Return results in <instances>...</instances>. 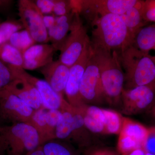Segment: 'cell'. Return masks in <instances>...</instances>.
<instances>
[{
	"mask_svg": "<svg viewBox=\"0 0 155 155\" xmlns=\"http://www.w3.org/2000/svg\"><path fill=\"white\" fill-rule=\"evenodd\" d=\"M91 25L93 49L119 52L132 44L134 35L119 15L108 14L98 17Z\"/></svg>",
	"mask_w": 155,
	"mask_h": 155,
	"instance_id": "1",
	"label": "cell"
},
{
	"mask_svg": "<svg viewBox=\"0 0 155 155\" xmlns=\"http://www.w3.org/2000/svg\"><path fill=\"white\" fill-rule=\"evenodd\" d=\"M117 54L125 75L124 89L152 86L155 81V63L149 56L132 44Z\"/></svg>",
	"mask_w": 155,
	"mask_h": 155,
	"instance_id": "2",
	"label": "cell"
},
{
	"mask_svg": "<svg viewBox=\"0 0 155 155\" xmlns=\"http://www.w3.org/2000/svg\"><path fill=\"white\" fill-rule=\"evenodd\" d=\"M93 51L99 68L106 101L112 104H116L121 102L125 84V75L117 52L94 49Z\"/></svg>",
	"mask_w": 155,
	"mask_h": 155,
	"instance_id": "3",
	"label": "cell"
},
{
	"mask_svg": "<svg viewBox=\"0 0 155 155\" xmlns=\"http://www.w3.org/2000/svg\"><path fill=\"white\" fill-rule=\"evenodd\" d=\"M40 146L38 133L30 124L0 126V150L5 155H26Z\"/></svg>",
	"mask_w": 155,
	"mask_h": 155,
	"instance_id": "4",
	"label": "cell"
},
{
	"mask_svg": "<svg viewBox=\"0 0 155 155\" xmlns=\"http://www.w3.org/2000/svg\"><path fill=\"white\" fill-rule=\"evenodd\" d=\"M137 0H79L78 14L91 24L97 18L108 14L121 15L135 6Z\"/></svg>",
	"mask_w": 155,
	"mask_h": 155,
	"instance_id": "5",
	"label": "cell"
},
{
	"mask_svg": "<svg viewBox=\"0 0 155 155\" xmlns=\"http://www.w3.org/2000/svg\"><path fill=\"white\" fill-rule=\"evenodd\" d=\"M79 15L78 13L76 14L70 32L60 51L58 59L69 68L80 58L89 38Z\"/></svg>",
	"mask_w": 155,
	"mask_h": 155,
	"instance_id": "6",
	"label": "cell"
},
{
	"mask_svg": "<svg viewBox=\"0 0 155 155\" xmlns=\"http://www.w3.org/2000/svg\"><path fill=\"white\" fill-rule=\"evenodd\" d=\"M79 91L81 100L85 104L94 106L106 101L99 68L94 53L82 76Z\"/></svg>",
	"mask_w": 155,
	"mask_h": 155,
	"instance_id": "7",
	"label": "cell"
},
{
	"mask_svg": "<svg viewBox=\"0 0 155 155\" xmlns=\"http://www.w3.org/2000/svg\"><path fill=\"white\" fill-rule=\"evenodd\" d=\"M18 7L20 21L24 29L30 34L37 43L47 44L49 39L43 21V15L34 1L19 0Z\"/></svg>",
	"mask_w": 155,
	"mask_h": 155,
	"instance_id": "8",
	"label": "cell"
},
{
	"mask_svg": "<svg viewBox=\"0 0 155 155\" xmlns=\"http://www.w3.org/2000/svg\"><path fill=\"white\" fill-rule=\"evenodd\" d=\"M93 54L90 38L86 42L81 56L70 67L69 79L65 89L67 101L72 107H79L85 104L81 100L79 91L81 81L90 59Z\"/></svg>",
	"mask_w": 155,
	"mask_h": 155,
	"instance_id": "9",
	"label": "cell"
},
{
	"mask_svg": "<svg viewBox=\"0 0 155 155\" xmlns=\"http://www.w3.org/2000/svg\"><path fill=\"white\" fill-rule=\"evenodd\" d=\"M35 110L6 89L0 91V115L3 119L30 124Z\"/></svg>",
	"mask_w": 155,
	"mask_h": 155,
	"instance_id": "10",
	"label": "cell"
},
{
	"mask_svg": "<svg viewBox=\"0 0 155 155\" xmlns=\"http://www.w3.org/2000/svg\"><path fill=\"white\" fill-rule=\"evenodd\" d=\"M15 79L26 81L35 87L41 97L44 108L47 110H60L64 97L56 92L45 80L39 79L22 68H10Z\"/></svg>",
	"mask_w": 155,
	"mask_h": 155,
	"instance_id": "11",
	"label": "cell"
},
{
	"mask_svg": "<svg viewBox=\"0 0 155 155\" xmlns=\"http://www.w3.org/2000/svg\"><path fill=\"white\" fill-rule=\"evenodd\" d=\"M152 86H140L130 89H123L121 94L122 112L132 115L145 109L154 99Z\"/></svg>",
	"mask_w": 155,
	"mask_h": 155,
	"instance_id": "12",
	"label": "cell"
},
{
	"mask_svg": "<svg viewBox=\"0 0 155 155\" xmlns=\"http://www.w3.org/2000/svg\"><path fill=\"white\" fill-rule=\"evenodd\" d=\"M69 67L59 60L52 61L41 68L46 81L58 94L64 97L69 74Z\"/></svg>",
	"mask_w": 155,
	"mask_h": 155,
	"instance_id": "13",
	"label": "cell"
},
{
	"mask_svg": "<svg viewBox=\"0 0 155 155\" xmlns=\"http://www.w3.org/2000/svg\"><path fill=\"white\" fill-rule=\"evenodd\" d=\"M56 50L51 45L38 44L31 47L23 54V69L34 70L42 68L53 61Z\"/></svg>",
	"mask_w": 155,
	"mask_h": 155,
	"instance_id": "14",
	"label": "cell"
},
{
	"mask_svg": "<svg viewBox=\"0 0 155 155\" xmlns=\"http://www.w3.org/2000/svg\"><path fill=\"white\" fill-rule=\"evenodd\" d=\"M5 88L22 100L34 110L44 108L38 91L35 87L26 81L16 78Z\"/></svg>",
	"mask_w": 155,
	"mask_h": 155,
	"instance_id": "15",
	"label": "cell"
},
{
	"mask_svg": "<svg viewBox=\"0 0 155 155\" xmlns=\"http://www.w3.org/2000/svg\"><path fill=\"white\" fill-rule=\"evenodd\" d=\"M77 13L72 11L64 16L56 17V23L48 30L49 41L56 51H61L70 32Z\"/></svg>",
	"mask_w": 155,
	"mask_h": 155,
	"instance_id": "16",
	"label": "cell"
},
{
	"mask_svg": "<svg viewBox=\"0 0 155 155\" xmlns=\"http://www.w3.org/2000/svg\"><path fill=\"white\" fill-rule=\"evenodd\" d=\"M73 122L70 140L79 148H87L91 147L92 138L89 130L84 125L83 116L77 108H72Z\"/></svg>",
	"mask_w": 155,
	"mask_h": 155,
	"instance_id": "17",
	"label": "cell"
},
{
	"mask_svg": "<svg viewBox=\"0 0 155 155\" xmlns=\"http://www.w3.org/2000/svg\"><path fill=\"white\" fill-rule=\"evenodd\" d=\"M132 45L149 56L155 63V23L140 28L134 35Z\"/></svg>",
	"mask_w": 155,
	"mask_h": 155,
	"instance_id": "18",
	"label": "cell"
},
{
	"mask_svg": "<svg viewBox=\"0 0 155 155\" xmlns=\"http://www.w3.org/2000/svg\"><path fill=\"white\" fill-rule=\"evenodd\" d=\"M72 106L63 98L60 110L62 115L56 127V139L67 142L72 132L73 116Z\"/></svg>",
	"mask_w": 155,
	"mask_h": 155,
	"instance_id": "19",
	"label": "cell"
},
{
	"mask_svg": "<svg viewBox=\"0 0 155 155\" xmlns=\"http://www.w3.org/2000/svg\"><path fill=\"white\" fill-rule=\"evenodd\" d=\"M148 131L140 124L128 118L123 117L122 129L119 134L126 136L135 140L141 145L143 149Z\"/></svg>",
	"mask_w": 155,
	"mask_h": 155,
	"instance_id": "20",
	"label": "cell"
},
{
	"mask_svg": "<svg viewBox=\"0 0 155 155\" xmlns=\"http://www.w3.org/2000/svg\"><path fill=\"white\" fill-rule=\"evenodd\" d=\"M143 2L138 1L135 6L125 14L119 15L127 28L134 35L140 28L145 25L142 14Z\"/></svg>",
	"mask_w": 155,
	"mask_h": 155,
	"instance_id": "21",
	"label": "cell"
},
{
	"mask_svg": "<svg viewBox=\"0 0 155 155\" xmlns=\"http://www.w3.org/2000/svg\"><path fill=\"white\" fill-rule=\"evenodd\" d=\"M0 60L8 68L23 67V54L8 42L0 45Z\"/></svg>",
	"mask_w": 155,
	"mask_h": 155,
	"instance_id": "22",
	"label": "cell"
},
{
	"mask_svg": "<svg viewBox=\"0 0 155 155\" xmlns=\"http://www.w3.org/2000/svg\"><path fill=\"white\" fill-rule=\"evenodd\" d=\"M45 155H80L69 142L58 139H54L42 145Z\"/></svg>",
	"mask_w": 155,
	"mask_h": 155,
	"instance_id": "23",
	"label": "cell"
},
{
	"mask_svg": "<svg viewBox=\"0 0 155 155\" xmlns=\"http://www.w3.org/2000/svg\"><path fill=\"white\" fill-rule=\"evenodd\" d=\"M46 111L47 109L45 108L35 110L30 122V124L35 128L38 133L41 145L51 140L49 134L46 120Z\"/></svg>",
	"mask_w": 155,
	"mask_h": 155,
	"instance_id": "24",
	"label": "cell"
},
{
	"mask_svg": "<svg viewBox=\"0 0 155 155\" xmlns=\"http://www.w3.org/2000/svg\"><path fill=\"white\" fill-rule=\"evenodd\" d=\"M7 42L19 50L22 54L31 47L37 43L30 34L25 29L13 34Z\"/></svg>",
	"mask_w": 155,
	"mask_h": 155,
	"instance_id": "25",
	"label": "cell"
},
{
	"mask_svg": "<svg viewBox=\"0 0 155 155\" xmlns=\"http://www.w3.org/2000/svg\"><path fill=\"white\" fill-rule=\"evenodd\" d=\"M103 110L105 119V126L107 134H119L122 129L123 117L113 110Z\"/></svg>",
	"mask_w": 155,
	"mask_h": 155,
	"instance_id": "26",
	"label": "cell"
},
{
	"mask_svg": "<svg viewBox=\"0 0 155 155\" xmlns=\"http://www.w3.org/2000/svg\"><path fill=\"white\" fill-rule=\"evenodd\" d=\"M24 29L20 21L10 20L0 23V41L2 45L8 41L13 34Z\"/></svg>",
	"mask_w": 155,
	"mask_h": 155,
	"instance_id": "27",
	"label": "cell"
},
{
	"mask_svg": "<svg viewBox=\"0 0 155 155\" xmlns=\"http://www.w3.org/2000/svg\"><path fill=\"white\" fill-rule=\"evenodd\" d=\"M62 113L60 110H47L46 120L51 140L56 139V130Z\"/></svg>",
	"mask_w": 155,
	"mask_h": 155,
	"instance_id": "28",
	"label": "cell"
},
{
	"mask_svg": "<svg viewBox=\"0 0 155 155\" xmlns=\"http://www.w3.org/2000/svg\"><path fill=\"white\" fill-rule=\"evenodd\" d=\"M83 116L84 125L90 132L96 134H107L105 126L103 123L98 122L91 116L84 114L78 108Z\"/></svg>",
	"mask_w": 155,
	"mask_h": 155,
	"instance_id": "29",
	"label": "cell"
},
{
	"mask_svg": "<svg viewBox=\"0 0 155 155\" xmlns=\"http://www.w3.org/2000/svg\"><path fill=\"white\" fill-rule=\"evenodd\" d=\"M72 1L56 0L53 9V15L58 17L69 14L73 11Z\"/></svg>",
	"mask_w": 155,
	"mask_h": 155,
	"instance_id": "30",
	"label": "cell"
},
{
	"mask_svg": "<svg viewBox=\"0 0 155 155\" xmlns=\"http://www.w3.org/2000/svg\"><path fill=\"white\" fill-rule=\"evenodd\" d=\"M142 14L145 22L155 23V0L143 1Z\"/></svg>",
	"mask_w": 155,
	"mask_h": 155,
	"instance_id": "31",
	"label": "cell"
},
{
	"mask_svg": "<svg viewBox=\"0 0 155 155\" xmlns=\"http://www.w3.org/2000/svg\"><path fill=\"white\" fill-rule=\"evenodd\" d=\"M15 79L8 67L0 60V91Z\"/></svg>",
	"mask_w": 155,
	"mask_h": 155,
	"instance_id": "32",
	"label": "cell"
},
{
	"mask_svg": "<svg viewBox=\"0 0 155 155\" xmlns=\"http://www.w3.org/2000/svg\"><path fill=\"white\" fill-rule=\"evenodd\" d=\"M56 0H36L34 1L41 13L43 15L53 14Z\"/></svg>",
	"mask_w": 155,
	"mask_h": 155,
	"instance_id": "33",
	"label": "cell"
},
{
	"mask_svg": "<svg viewBox=\"0 0 155 155\" xmlns=\"http://www.w3.org/2000/svg\"><path fill=\"white\" fill-rule=\"evenodd\" d=\"M84 155H121L118 151L108 148L93 147L84 149Z\"/></svg>",
	"mask_w": 155,
	"mask_h": 155,
	"instance_id": "34",
	"label": "cell"
},
{
	"mask_svg": "<svg viewBox=\"0 0 155 155\" xmlns=\"http://www.w3.org/2000/svg\"><path fill=\"white\" fill-rule=\"evenodd\" d=\"M143 149L146 153L155 155V129L148 131Z\"/></svg>",
	"mask_w": 155,
	"mask_h": 155,
	"instance_id": "35",
	"label": "cell"
},
{
	"mask_svg": "<svg viewBox=\"0 0 155 155\" xmlns=\"http://www.w3.org/2000/svg\"><path fill=\"white\" fill-rule=\"evenodd\" d=\"M43 21L47 30L52 28L56 23V17L53 14L43 15Z\"/></svg>",
	"mask_w": 155,
	"mask_h": 155,
	"instance_id": "36",
	"label": "cell"
},
{
	"mask_svg": "<svg viewBox=\"0 0 155 155\" xmlns=\"http://www.w3.org/2000/svg\"><path fill=\"white\" fill-rule=\"evenodd\" d=\"M26 155H45L42 145L38 147L35 149L28 153Z\"/></svg>",
	"mask_w": 155,
	"mask_h": 155,
	"instance_id": "37",
	"label": "cell"
},
{
	"mask_svg": "<svg viewBox=\"0 0 155 155\" xmlns=\"http://www.w3.org/2000/svg\"><path fill=\"white\" fill-rule=\"evenodd\" d=\"M121 155H146V153L142 149H138Z\"/></svg>",
	"mask_w": 155,
	"mask_h": 155,
	"instance_id": "38",
	"label": "cell"
},
{
	"mask_svg": "<svg viewBox=\"0 0 155 155\" xmlns=\"http://www.w3.org/2000/svg\"><path fill=\"white\" fill-rule=\"evenodd\" d=\"M12 1L0 0V9H7L11 5Z\"/></svg>",
	"mask_w": 155,
	"mask_h": 155,
	"instance_id": "39",
	"label": "cell"
},
{
	"mask_svg": "<svg viewBox=\"0 0 155 155\" xmlns=\"http://www.w3.org/2000/svg\"><path fill=\"white\" fill-rule=\"evenodd\" d=\"M0 155H5L4 153L0 150Z\"/></svg>",
	"mask_w": 155,
	"mask_h": 155,
	"instance_id": "40",
	"label": "cell"
},
{
	"mask_svg": "<svg viewBox=\"0 0 155 155\" xmlns=\"http://www.w3.org/2000/svg\"><path fill=\"white\" fill-rule=\"evenodd\" d=\"M146 155H155L149 153H146Z\"/></svg>",
	"mask_w": 155,
	"mask_h": 155,
	"instance_id": "41",
	"label": "cell"
},
{
	"mask_svg": "<svg viewBox=\"0 0 155 155\" xmlns=\"http://www.w3.org/2000/svg\"><path fill=\"white\" fill-rule=\"evenodd\" d=\"M2 45V43H1V41H0V45Z\"/></svg>",
	"mask_w": 155,
	"mask_h": 155,
	"instance_id": "42",
	"label": "cell"
}]
</instances>
